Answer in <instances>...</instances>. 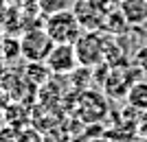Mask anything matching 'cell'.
Segmentation results:
<instances>
[{"instance_id": "obj_1", "label": "cell", "mask_w": 147, "mask_h": 142, "mask_svg": "<svg viewBox=\"0 0 147 142\" xmlns=\"http://www.w3.org/2000/svg\"><path fill=\"white\" fill-rule=\"evenodd\" d=\"M44 29L49 31L55 44H75L84 33V26L73 9H64V11L46 15Z\"/></svg>"}, {"instance_id": "obj_2", "label": "cell", "mask_w": 147, "mask_h": 142, "mask_svg": "<svg viewBox=\"0 0 147 142\" xmlns=\"http://www.w3.org/2000/svg\"><path fill=\"white\" fill-rule=\"evenodd\" d=\"M75 50H77L79 66H86V68L103 66V61H105V39L101 35V31H84L81 37L75 42Z\"/></svg>"}, {"instance_id": "obj_3", "label": "cell", "mask_w": 147, "mask_h": 142, "mask_svg": "<svg viewBox=\"0 0 147 142\" xmlns=\"http://www.w3.org/2000/svg\"><path fill=\"white\" fill-rule=\"evenodd\" d=\"M53 46H55V42L44 26L26 29L20 37V50H22V57L26 61H46Z\"/></svg>"}, {"instance_id": "obj_4", "label": "cell", "mask_w": 147, "mask_h": 142, "mask_svg": "<svg viewBox=\"0 0 147 142\" xmlns=\"http://www.w3.org/2000/svg\"><path fill=\"white\" fill-rule=\"evenodd\" d=\"M110 9L112 7H108L103 0H75L73 2V11L77 13L84 31H101Z\"/></svg>"}, {"instance_id": "obj_5", "label": "cell", "mask_w": 147, "mask_h": 142, "mask_svg": "<svg viewBox=\"0 0 147 142\" xmlns=\"http://www.w3.org/2000/svg\"><path fill=\"white\" fill-rule=\"evenodd\" d=\"M44 63L49 66L51 74H59V77L73 74L75 70L79 68V59H77L75 44H55Z\"/></svg>"}, {"instance_id": "obj_6", "label": "cell", "mask_w": 147, "mask_h": 142, "mask_svg": "<svg viewBox=\"0 0 147 142\" xmlns=\"http://www.w3.org/2000/svg\"><path fill=\"white\" fill-rule=\"evenodd\" d=\"M119 9L125 15L129 26L138 29V26L147 24V0H123Z\"/></svg>"}, {"instance_id": "obj_7", "label": "cell", "mask_w": 147, "mask_h": 142, "mask_svg": "<svg viewBox=\"0 0 147 142\" xmlns=\"http://www.w3.org/2000/svg\"><path fill=\"white\" fill-rule=\"evenodd\" d=\"M125 101H127L129 107H134L138 114L147 109V81L138 79L129 85L127 94H125Z\"/></svg>"}, {"instance_id": "obj_8", "label": "cell", "mask_w": 147, "mask_h": 142, "mask_svg": "<svg viewBox=\"0 0 147 142\" xmlns=\"http://www.w3.org/2000/svg\"><path fill=\"white\" fill-rule=\"evenodd\" d=\"M127 29H132V26L127 24V20H125V15L121 13V9H119V7H112L110 11H108V15H105V22H103V29H101V33H110V35H123Z\"/></svg>"}, {"instance_id": "obj_9", "label": "cell", "mask_w": 147, "mask_h": 142, "mask_svg": "<svg viewBox=\"0 0 147 142\" xmlns=\"http://www.w3.org/2000/svg\"><path fill=\"white\" fill-rule=\"evenodd\" d=\"M37 7L44 15H51V13L70 9V0H37Z\"/></svg>"}, {"instance_id": "obj_10", "label": "cell", "mask_w": 147, "mask_h": 142, "mask_svg": "<svg viewBox=\"0 0 147 142\" xmlns=\"http://www.w3.org/2000/svg\"><path fill=\"white\" fill-rule=\"evenodd\" d=\"M136 136L147 140V109L141 111L138 118H136Z\"/></svg>"}, {"instance_id": "obj_11", "label": "cell", "mask_w": 147, "mask_h": 142, "mask_svg": "<svg viewBox=\"0 0 147 142\" xmlns=\"http://www.w3.org/2000/svg\"><path fill=\"white\" fill-rule=\"evenodd\" d=\"M103 2H105L108 7H119V5L123 2V0H103Z\"/></svg>"}]
</instances>
